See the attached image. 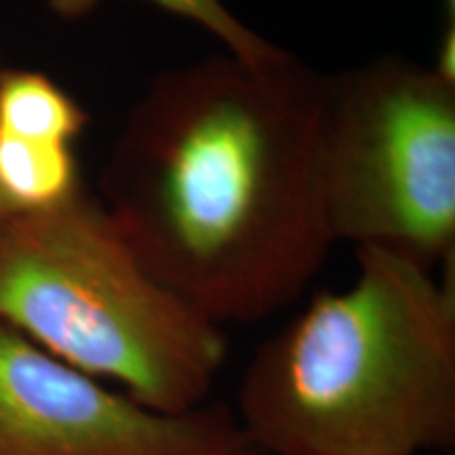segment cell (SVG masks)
Segmentation results:
<instances>
[{
    "label": "cell",
    "mask_w": 455,
    "mask_h": 455,
    "mask_svg": "<svg viewBox=\"0 0 455 455\" xmlns=\"http://www.w3.org/2000/svg\"><path fill=\"white\" fill-rule=\"evenodd\" d=\"M325 74L293 53L163 72L108 158V213L141 266L215 325L299 298L335 241L318 171Z\"/></svg>",
    "instance_id": "cell-1"
},
{
    "label": "cell",
    "mask_w": 455,
    "mask_h": 455,
    "mask_svg": "<svg viewBox=\"0 0 455 455\" xmlns=\"http://www.w3.org/2000/svg\"><path fill=\"white\" fill-rule=\"evenodd\" d=\"M323 291L259 346L236 418L261 455H422L455 447V287L356 247Z\"/></svg>",
    "instance_id": "cell-2"
},
{
    "label": "cell",
    "mask_w": 455,
    "mask_h": 455,
    "mask_svg": "<svg viewBox=\"0 0 455 455\" xmlns=\"http://www.w3.org/2000/svg\"><path fill=\"white\" fill-rule=\"evenodd\" d=\"M0 323L171 413L207 403L228 352L221 327L158 283L83 192L0 224Z\"/></svg>",
    "instance_id": "cell-3"
},
{
    "label": "cell",
    "mask_w": 455,
    "mask_h": 455,
    "mask_svg": "<svg viewBox=\"0 0 455 455\" xmlns=\"http://www.w3.org/2000/svg\"><path fill=\"white\" fill-rule=\"evenodd\" d=\"M318 171L335 243L453 259L455 83L398 55L325 74Z\"/></svg>",
    "instance_id": "cell-4"
},
{
    "label": "cell",
    "mask_w": 455,
    "mask_h": 455,
    "mask_svg": "<svg viewBox=\"0 0 455 455\" xmlns=\"http://www.w3.org/2000/svg\"><path fill=\"white\" fill-rule=\"evenodd\" d=\"M0 455H261L224 403L158 411L0 323Z\"/></svg>",
    "instance_id": "cell-5"
},
{
    "label": "cell",
    "mask_w": 455,
    "mask_h": 455,
    "mask_svg": "<svg viewBox=\"0 0 455 455\" xmlns=\"http://www.w3.org/2000/svg\"><path fill=\"white\" fill-rule=\"evenodd\" d=\"M78 192L72 146L28 141L0 131V201L9 215L49 212Z\"/></svg>",
    "instance_id": "cell-6"
},
{
    "label": "cell",
    "mask_w": 455,
    "mask_h": 455,
    "mask_svg": "<svg viewBox=\"0 0 455 455\" xmlns=\"http://www.w3.org/2000/svg\"><path fill=\"white\" fill-rule=\"evenodd\" d=\"M87 114L60 84L38 72L0 74V131L20 140L68 144L81 133Z\"/></svg>",
    "instance_id": "cell-7"
},
{
    "label": "cell",
    "mask_w": 455,
    "mask_h": 455,
    "mask_svg": "<svg viewBox=\"0 0 455 455\" xmlns=\"http://www.w3.org/2000/svg\"><path fill=\"white\" fill-rule=\"evenodd\" d=\"M100 0H49L51 9L57 15L76 20L98 7ZM156 7L169 13L184 17L192 24L201 26L204 32L226 47V53H232L247 61H268L283 55L284 49L270 43L261 34L243 24L238 17L228 9L224 0H150Z\"/></svg>",
    "instance_id": "cell-8"
},
{
    "label": "cell",
    "mask_w": 455,
    "mask_h": 455,
    "mask_svg": "<svg viewBox=\"0 0 455 455\" xmlns=\"http://www.w3.org/2000/svg\"><path fill=\"white\" fill-rule=\"evenodd\" d=\"M7 218H9V212H7V207H4L3 201H0V224H3V221L7 220Z\"/></svg>",
    "instance_id": "cell-9"
}]
</instances>
